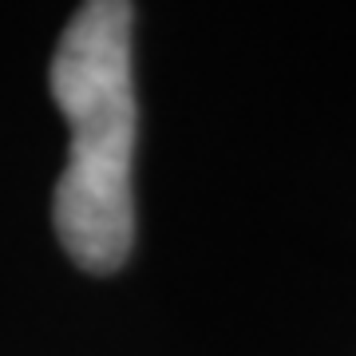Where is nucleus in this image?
<instances>
[{
    "label": "nucleus",
    "mask_w": 356,
    "mask_h": 356,
    "mask_svg": "<svg viewBox=\"0 0 356 356\" xmlns=\"http://www.w3.org/2000/svg\"><path fill=\"white\" fill-rule=\"evenodd\" d=\"M131 20L123 0L83 4L51 56V99L64 111L72 143L56 182V234L91 273L127 261L135 238V79H131Z\"/></svg>",
    "instance_id": "obj_1"
}]
</instances>
